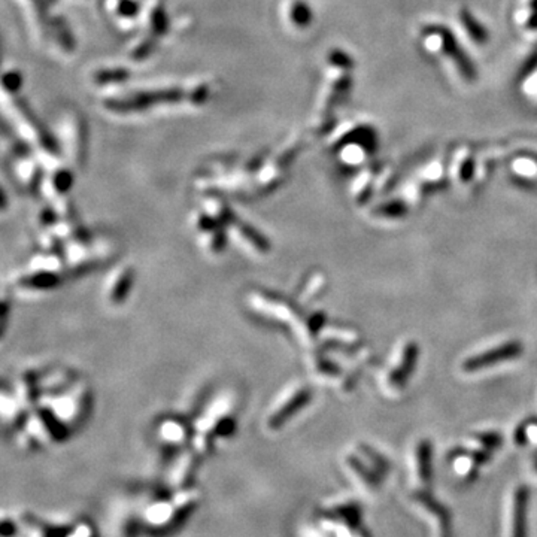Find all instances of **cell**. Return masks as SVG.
<instances>
[{
    "mask_svg": "<svg viewBox=\"0 0 537 537\" xmlns=\"http://www.w3.org/2000/svg\"><path fill=\"white\" fill-rule=\"evenodd\" d=\"M200 503V494L193 486L176 489L172 494L150 500L140 513V524L154 534L178 530L193 515Z\"/></svg>",
    "mask_w": 537,
    "mask_h": 537,
    "instance_id": "obj_1",
    "label": "cell"
},
{
    "mask_svg": "<svg viewBox=\"0 0 537 537\" xmlns=\"http://www.w3.org/2000/svg\"><path fill=\"white\" fill-rule=\"evenodd\" d=\"M233 411V397L230 394H221L208 406V409L196 421L194 433L191 437V448L200 457L208 456L213 449L215 440L225 439L234 433L236 421Z\"/></svg>",
    "mask_w": 537,
    "mask_h": 537,
    "instance_id": "obj_2",
    "label": "cell"
},
{
    "mask_svg": "<svg viewBox=\"0 0 537 537\" xmlns=\"http://www.w3.org/2000/svg\"><path fill=\"white\" fill-rule=\"evenodd\" d=\"M39 404L69 428L70 425L78 424L86 415L90 404V390L84 382H75L70 388L63 390L62 392L42 396Z\"/></svg>",
    "mask_w": 537,
    "mask_h": 537,
    "instance_id": "obj_3",
    "label": "cell"
},
{
    "mask_svg": "<svg viewBox=\"0 0 537 537\" xmlns=\"http://www.w3.org/2000/svg\"><path fill=\"white\" fill-rule=\"evenodd\" d=\"M310 397H312V392L303 385L285 390L277 400H273L270 408L267 409L265 425L272 432L279 430L286 421L291 420L293 415H296L305 404H307Z\"/></svg>",
    "mask_w": 537,
    "mask_h": 537,
    "instance_id": "obj_4",
    "label": "cell"
},
{
    "mask_svg": "<svg viewBox=\"0 0 537 537\" xmlns=\"http://www.w3.org/2000/svg\"><path fill=\"white\" fill-rule=\"evenodd\" d=\"M246 303L254 314L272 322L289 324L296 319V309L281 298L269 296L261 291H253L246 296Z\"/></svg>",
    "mask_w": 537,
    "mask_h": 537,
    "instance_id": "obj_5",
    "label": "cell"
},
{
    "mask_svg": "<svg viewBox=\"0 0 537 537\" xmlns=\"http://www.w3.org/2000/svg\"><path fill=\"white\" fill-rule=\"evenodd\" d=\"M225 230L232 241L241 246L245 253L253 254L257 257H261L267 254L269 251V244L265 239V236H261L253 225H249L248 223L237 220L236 217L225 225Z\"/></svg>",
    "mask_w": 537,
    "mask_h": 537,
    "instance_id": "obj_6",
    "label": "cell"
},
{
    "mask_svg": "<svg viewBox=\"0 0 537 537\" xmlns=\"http://www.w3.org/2000/svg\"><path fill=\"white\" fill-rule=\"evenodd\" d=\"M135 281V269L130 265H119L117 266L105 281L103 285V296L106 302L118 306L124 303L131 286Z\"/></svg>",
    "mask_w": 537,
    "mask_h": 537,
    "instance_id": "obj_7",
    "label": "cell"
},
{
    "mask_svg": "<svg viewBox=\"0 0 537 537\" xmlns=\"http://www.w3.org/2000/svg\"><path fill=\"white\" fill-rule=\"evenodd\" d=\"M199 457L200 456L193 448L179 453V457L173 461L169 472H167V486H169L171 491L191 486L197 470Z\"/></svg>",
    "mask_w": 537,
    "mask_h": 537,
    "instance_id": "obj_8",
    "label": "cell"
},
{
    "mask_svg": "<svg viewBox=\"0 0 537 537\" xmlns=\"http://www.w3.org/2000/svg\"><path fill=\"white\" fill-rule=\"evenodd\" d=\"M521 354H522L521 342L512 340V342L500 345L498 348H496V350L485 351L479 355L470 357L468 362H464L463 369H464V372H476V370L485 369L488 366H494L498 363L513 360V358L519 357Z\"/></svg>",
    "mask_w": 537,
    "mask_h": 537,
    "instance_id": "obj_9",
    "label": "cell"
},
{
    "mask_svg": "<svg viewBox=\"0 0 537 537\" xmlns=\"http://www.w3.org/2000/svg\"><path fill=\"white\" fill-rule=\"evenodd\" d=\"M65 148L69 155V159L75 164H81L82 161V148H84V138H82V123L75 115L65 118Z\"/></svg>",
    "mask_w": 537,
    "mask_h": 537,
    "instance_id": "obj_10",
    "label": "cell"
},
{
    "mask_svg": "<svg viewBox=\"0 0 537 537\" xmlns=\"http://www.w3.org/2000/svg\"><path fill=\"white\" fill-rule=\"evenodd\" d=\"M159 439L161 440V444L172 446V448H179L183 446L185 442H191V437L193 435L190 433L188 427L179 420H175V418H167L160 425H159Z\"/></svg>",
    "mask_w": 537,
    "mask_h": 537,
    "instance_id": "obj_11",
    "label": "cell"
},
{
    "mask_svg": "<svg viewBox=\"0 0 537 537\" xmlns=\"http://www.w3.org/2000/svg\"><path fill=\"white\" fill-rule=\"evenodd\" d=\"M513 510H512V537H524L525 533V512H527V501H529V491L525 486H519L515 493V498H513Z\"/></svg>",
    "mask_w": 537,
    "mask_h": 537,
    "instance_id": "obj_12",
    "label": "cell"
},
{
    "mask_svg": "<svg viewBox=\"0 0 537 537\" xmlns=\"http://www.w3.org/2000/svg\"><path fill=\"white\" fill-rule=\"evenodd\" d=\"M418 352H420V350H418V346L415 343H409L408 346H406L404 352H403L402 364L397 367L396 372L390 376L391 385H394V387H403L404 385V380H408V378L411 376L412 370L415 367Z\"/></svg>",
    "mask_w": 537,
    "mask_h": 537,
    "instance_id": "obj_13",
    "label": "cell"
},
{
    "mask_svg": "<svg viewBox=\"0 0 537 537\" xmlns=\"http://www.w3.org/2000/svg\"><path fill=\"white\" fill-rule=\"evenodd\" d=\"M2 416L4 421L12 427H17L26 420V408H24L15 394L9 396V392H2Z\"/></svg>",
    "mask_w": 537,
    "mask_h": 537,
    "instance_id": "obj_14",
    "label": "cell"
},
{
    "mask_svg": "<svg viewBox=\"0 0 537 537\" xmlns=\"http://www.w3.org/2000/svg\"><path fill=\"white\" fill-rule=\"evenodd\" d=\"M15 175L18 178V181L26 187V188H33L36 185V181H38V164H34V161L27 160V159H21L15 163Z\"/></svg>",
    "mask_w": 537,
    "mask_h": 537,
    "instance_id": "obj_15",
    "label": "cell"
},
{
    "mask_svg": "<svg viewBox=\"0 0 537 537\" xmlns=\"http://www.w3.org/2000/svg\"><path fill=\"white\" fill-rule=\"evenodd\" d=\"M418 461H420V477L423 482L432 479V445L423 440L418 448Z\"/></svg>",
    "mask_w": 537,
    "mask_h": 537,
    "instance_id": "obj_16",
    "label": "cell"
},
{
    "mask_svg": "<svg viewBox=\"0 0 537 537\" xmlns=\"http://www.w3.org/2000/svg\"><path fill=\"white\" fill-rule=\"evenodd\" d=\"M65 537H98V531H95L94 525L90 521L81 519L69 525Z\"/></svg>",
    "mask_w": 537,
    "mask_h": 537,
    "instance_id": "obj_17",
    "label": "cell"
},
{
    "mask_svg": "<svg viewBox=\"0 0 537 537\" xmlns=\"http://www.w3.org/2000/svg\"><path fill=\"white\" fill-rule=\"evenodd\" d=\"M290 18H291L293 22H296L294 26H303V24L309 18L306 6L302 2H294L293 6H291V15H290Z\"/></svg>",
    "mask_w": 537,
    "mask_h": 537,
    "instance_id": "obj_18",
    "label": "cell"
},
{
    "mask_svg": "<svg viewBox=\"0 0 537 537\" xmlns=\"http://www.w3.org/2000/svg\"><path fill=\"white\" fill-rule=\"evenodd\" d=\"M20 531V524L9 518H4L2 521V537H15Z\"/></svg>",
    "mask_w": 537,
    "mask_h": 537,
    "instance_id": "obj_19",
    "label": "cell"
}]
</instances>
